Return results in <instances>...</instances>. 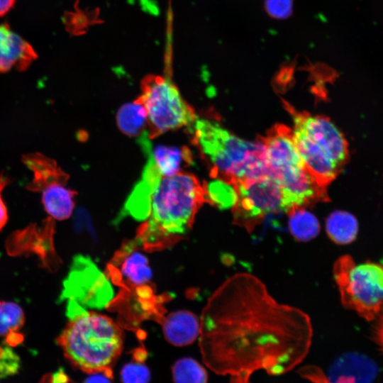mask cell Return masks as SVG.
<instances>
[{
    "mask_svg": "<svg viewBox=\"0 0 383 383\" xmlns=\"http://www.w3.org/2000/svg\"><path fill=\"white\" fill-rule=\"evenodd\" d=\"M21 362L18 355L7 344L0 352V379L15 374L20 369Z\"/></svg>",
    "mask_w": 383,
    "mask_h": 383,
    "instance_id": "25",
    "label": "cell"
},
{
    "mask_svg": "<svg viewBox=\"0 0 383 383\" xmlns=\"http://www.w3.org/2000/svg\"><path fill=\"white\" fill-rule=\"evenodd\" d=\"M113 291L105 277L87 257L75 256L63 282L60 299L67 304L87 308H102L111 301Z\"/></svg>",
    "mask_w": 383,
    "mask_h": 383,
    "instance_id": "9",
    "label": "cell"
},
{
    "mask_svg": "<svg viewBox=\"0 0 383 383\" xmlns=\"http://www.w3.org/2000/svg\"><path fill=\"white\" fill-rule=\"evenodd\" d=\"M375 319L377 321L372 328V338L379 350L383 353V306Z\"/></svg>",
    "mask_w": 383,
    "mask_h": 383,
    "instance_id": "27",
    "label": "cell"
},
{
    "mask_svg": "<svg viewBox=\"0 0 383 383\" xmlns=\"http://www.w3.org/2000/svg\"><path fill=\"white\" fill-rule=\"evenodd\" d=\"M359 224L357 218L345 211L337 210L326 218V231L329 238L338 245L353 243L357 238Z\"/></svg>",
    "mask_w": 383,
    "mask_h": 383,
    "instance_id": "19",
    "label": "cell"
},
{
    "mask_svg": "<svg viewBox=\"0 0 383 383\" xmlns=\"http://www.w3.org/2000/svg\"><path fill=\"white\" fill-rule=\"evenodd\" d=\"M333 273L342 304L368 321L374 320L383 306V265H357L344 255L334 262Z\"/></svg>",
    "mask_w": 383,
    "mask_h": 383,
    "instance_id": "5",
    "label": "cell"
},
{
    "mask_svg": "<svg viewBox=\"0 0 383 383\" xmlns=\"http://www.w3.org/2000/svg\"><path fill=\"white\" fill-rule=\"evenodd\" d=\"M289 215L290 233L297 240L306 242L315 238L320 232L318 218L305 209L293 211Z\"/></svg>",
    "mask_w": 383,
    "mask_h": 383,
    "instance_id": "21",
    "label": "cell"
},
{
    "mask_svg": "<svg viewBox=\"0 0 383 383\" xmlns=\"http://www.w3.org/2000/svg\"><path fill=\"white\" fill-rule=\"evenodd\" d=\"M206 193L207 203L221 210L232 209L238 199L234 184L221 179L206 182Z\"/></svg>",
    "mask_w": 383,
    "mask_h": 383,
    "instance_id": "22",
    "label": "cell"
},
{
    "mask_svg": "<svg viewBox=\"0 0 383 383\" xmlns=\"http://www.w3.org/2000/svg\"><path fill=\"white\" fill-rule=\"evenodd\" d=\"M292 0H266L267 13L273 18H285L292 12Z\"/></svg>",
    "mask_w": 383,
    "mask_h": 383,
    "instance_id": "26",
    "label": "cell"
},
{
    "mask_svg": "<svg viewBox=\"0 0 383 383\" xmlns=\"http://www.w3.org/2000/svg\"><path fill=\"white\" fill-rule=\"evenodd\" d=\"M23 163L33 172V177L26 188L32 192H42L55 184H67L69 175L57 162L42 153H28L22 156Z\"/></svg>",
    "mask_w": 383,
    "mask_h": 383,
    "instance_id": "16",
    "label": "cell"
},
{
    "mask_svg": "<svg viewBox=\"0 0 383 383\" xmlns=\"http://www.w3.org/2000/svg\"><path fill=\"white\" fill-rule=\"evenodd\" d=\"M140 249L135 240L123 244L108 265L107 277L122 289L123 295L136 294V301L145 309L148 304L153 305L155 294L149 260Z\"/></svg>",
    "mask_w": 383,
    "mask_h": 383,
    "instance_id": "8",
    "label": "cell"
},
{
    "mask_svg": "<svg viewBox=\"0 0 383 383\" xmlns=\"http://www.w3.org/2000/svg\"><path fill=\"white\" fill-rule=\"evenodd\" d=\"M233 184L238 195L231 209L235 225L252 232L270 214H289L284 190L275 178L244 179Z\"/></svg>",
    "mask_w": 383,
    "mask_h": 383,
    "instance_id": "7",
    "label": "cell"
},
{
    "mask_svg": "<svg viewBox=\"0 0 383 383\" xmlns=\"http://www.w3.org/2000/svg\"><path fill=\"white\" fill-rule=\"evenodd\" d=\"M174 383H206V370L195 360L184 357L178 360L172 367Z\"/></svg>",
    "mask_w": 383,
    "mask_h": 383,
    "instance_id": "23",
    "label": "cell"
},
{
    "mask_svg": "<svg viewBox=\"0 0 383 383\" xmlns=\"http://www.w3.org/2000/svg\"><path fill=\"white\" fill-rule=\"evenodd\" d=\"M116 123L119 130L129 137H140L147 131V112L138 97L119 108Z\"/></svg>",
    "mask_w": 383,
    "mask_h": 383,
    "instance_id": "18",
    "label": "cell"
},
{
    "mask_svg": "<svg viewBox=\"0 0 383 383\" xmlns=\"http://www.w3.org/2000/svg\"><path fill=\"white\" fill-rule=\"evenodd\" d=\"M138 96L148 116L147 132L153 139L170 131L192 126L197 116L194 109L182 98L170 72L165 75L148 74L140 84Z\"/></svg>",
    "mask_w": 383,
    "mask_h": 383,
    "instance_id": "6",
    "label": "cell"
},
{
    "mask_svg": "<svg viewBox=\"0 0 383 383\" xmlns=\"http://www.w3.org/2000/svg\"><path fill=\"white\" fill-rule=\"evenodd\" d=\"M257 140L264 145L274 178L284 171L306 166L296 146L293 131L288 126L276 124Z\"/></svg>",
    "mask_w": 383,
    "mask_h": 383,
    "instance_id": "11",
    "label": "cell"
},
{
    "mask_svg": "<svg viewBox=\"0 0 383 383\" xmlns=\"http://www.w3.org/2000/svg\"><path fill=\"white\" fill-rule=\"evenodd\" d=\"M24 321V312L18 304L0 301V336L5 338L6 344L11 346L22 342L19 331Z\"/></svg>",
    "mask_w": 383,
    "mask_h": 383,
    "instance_id": "20",
    "label": "cell"
},
{
    "mask_svg": "<svg viewBox=\"0 0 383 383\" xmlns=\"http://www.w3.org/2000/svg\"><path fill=\"white\" fill-rule=\"evenodd\" d=\"M377 373V365L372 359L358 353H348L331 365L323 383H372Z\"/></svg>",
    "mask_w": 383,
    "mask_h": 383,
    "instance_id": "12",
    "label": "cell"
},
{
    "mask_svg": "<svg viewBox=\"0 0 383 383\" xmlns=\"http://www.w3.org/2000/svg\"><path fill=\"white\" fill-rule=\"evenodd\" d=\"M138 142L146 155L148 161L163 177L176 174L192 162L191 152L186 147L162 145L152 147L147 131L138 138Z\"/></svg>",
    "mask_w": 383,
    "mask_h": 383,
    "instance_id": "13",
    "label": "cell"
},
{
    "mask_svg": "<svg viewBox=\"0 0 383 383\" xmlns=\"http://www.w3.org/2000/svg\"><path fill=\"white\" fill-rule=\"evenodd\" d=\"M204 203L206 182L184 171L162 177L146 164L121 216L129 215L141 221L135 240L143 250L152 252L182 240Z\"/></svg>",
    "mask_w": 383,
    "mask_h": 383,
    "instance_id": "2",
    "label": "cell"
},
{
    "mask_svg": "<svg viewBox=\"0 0 383 383\" xmlns=\"http://www.w3.org/2000/svg\"><path fill=\"white\" fill-rule=\"evenodd\" d=\"M68 323L57 338L65 356L76 367L112 378V367L123 344L122 329L110 317L67 304Z\"/></svg>",
    "mask_w": 383,
    "mask_h": 383,
    "instance_id": "3",
    "label": "cell"
},
{
    "mask_svg": "<svg viewBox=\"0 0 383 383\" xmlns=\"http://www.w3.org/2000/svg\"><path fill=\"white\" fill-rule=\"evenodd\" d=\"M193 141L210 165V175L233 184L244 179L272 177L262 143L242 140L214 121L197 118Z\"/></svg>",
    "mask_w": 383,
    "mask_h": 383,
    "instance_id": "4",
    "label": "cell"
},
{
    "mask_svg": "<svg viewBox=\"0 0 383 383\" xmlns=\"http://www.w3.org/2000/svg\"><path fill=\"white\" fill-rule=\"evenodd\" d=\"M16 0H0V17L5 16L14 6Z\"/></svg>",
    "mask_w": 383,
    "mask_h": 383,
    "instance_id": "30",
    "label": "cell"
},
{
    "mask_svg": "<svg viewBox=\"0 0 383 383\" xmlns=\"http://www.w3.org/2000/svg\"><path fill=\"white\" fill-rule=\"evenodd\" d=\"M200 347L206 364L249 383L259 370L280 374L299 363L312 339L310 317L275 300L253 274L240 272L213 292L200 318Z\"/></svg>",
    "mask_w": 383,
    "mask_h": 383,
    "instance_id": "1",
    "label": "cell"
},
{
    "mask_svg": "<svg viewBox=\"0 0 383 383\" xmlns=\"http://www.w3.org/2000/svg\"><path fill=\"white\" fill-rule=\"evenodd\" d=\"M66 184L55 183L42 191V204L49 216L54 220L69 218L74 208L77 192L65 187Z\"/></svg>",
    "mask_w": 383,
    "mask_h": 383,
    "instance_id": "17",
    "label": "cell"
},
{
    "mask_svg": "<svg viewBox=\"0 0 383 383\" xmlns=\"http://www.w3.org/2000/svg\"><path fill=\"white\" fill-rule=\"evenodd\" d=\"M284 104L292 116L294 130L304 134L343 169L349 160L348 143L331 121L325 116L299 111L285 101Z\"/></svg>",
    "mask_w": 383,
    "mask_h": 383,
    "instance_id": "10",
    "label": "cell"
},
{
    "mask_svg": "<svg viewBox=\"0 0 383 383\" xmlns=\"http://www.w3.org/2000/svg\"><path fill=\"white\" fill-rule=\"evenodd\" d=\"M84 383H111L109 379V377L104 374L95 373L89 376L84 382Z\"/></svg>",
    "mask_w": 383,
    "mask_h": 383,
    "instance_id": "29",
    "label": "cell"
},
{
    "mask_svg": "<svg viewBox=\"0 0 383 383\" xmlns=\"http://www.w3.org/2000/svg\"><path fill=\"white\" fill-rule=\"evenodd\" d=\"M9 182V178L4 172H0V231L5 226L9 218L8 211L3 201L1 193Z\"/></svg>",
    "mask_w": 383,
    "mask_h": 383,
    "instance_id": "28",
    "label": "cell"
},
{
    "mask_svg": "<svg viewBox=\"0 0 383 383\" xmlns=\"http://www.w3.org/2000/svg\"><path fill=\"white\" fill-rule=\"evenodd\" d=\"M37 57L27 41L13 33L7 23L0 24V73L13 67L25 71Z\"/></svg>",
    "mask_w": 383,
    "mask_h": 383,
    "instance_id": "14",
    "label": "cell"
},
{
    "mask_svg": "<svg viewBox=\"0 0 383 383\" xmlns=\"http://www.w3.org/2000/svg\"><path fill=\"white\" fill-rule=\"evenodd\" d=\"M1 347H0V352H1Z\"/></svg>",
    "mask_w": 383,
    "mask_h": 383,
    "instance_id": "31",
    "label": "cell"
},
{
    "mask_svg": "<svg viewBox=\"0 0 383 383\" xmlns=\"http://www.w3.org/2000/svg\"><path fill=\"white\" fill-rule=\"evenodd\" d=\"M160 323L165 339L175 346L189 345L200 334V318L189 311L171 312L160 318Z\"/></svg>",
    "mask_w": 383,
    "mask_h": 383,
    "instance_id": "15",
    "label": "cell"
},
{
    "mask_svg": "<svg viewBox=\"0 0 383 383\" xmlns=\"http://www.w3.org/2000/svg\"><path fill=\"white\" fill-rule=\"evenodd\" d=\"M121 377L123 383H149L150 373L145 365L130 362L123 367Z\"/></svg>",
    "mask_w": 383,
    "mask_h": 383,
    "instance_id": "24",
    "label": "cell"
}]
</instances>
